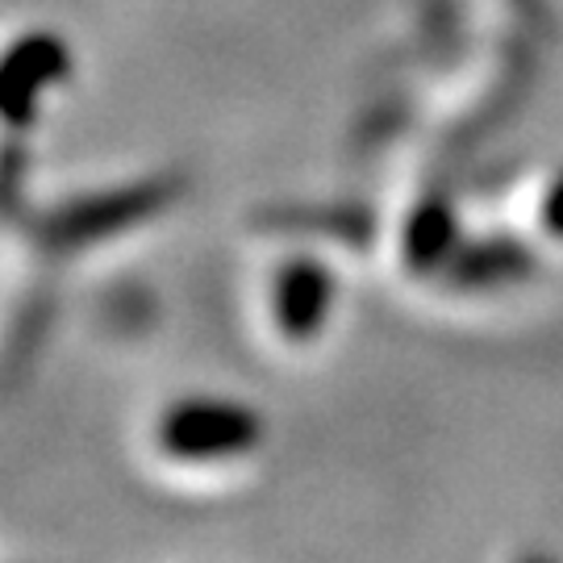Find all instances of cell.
Instances as JSON below:
<instances>
[{
	"label": "cell",
	"instance_id": "1",
	"mask_svg": "<svg viewBox=\"0 0 563 563\" xmlns=\"http://www.w3.org/2000/svg\"><path fill=\"white\" fill-rule=\"evenodd\" d=\"M163 455L201 460L205 455H234L255 443V422L234 405H176L159 422Z\"/></svg>",
	"mask_w": 563,
	"mask_h": 563
},
{
	"label": "cell",
	"instance_id": "2",
	"mask_svg": "<svg viewBox=\"0 0 563 563\" xmlns=\"http://www.w3.org/2000/svg\"><path fill=\"white\" fill-rule=\"evenodd\" d=\"M547 225L563 239V180L555 184V192H551V201H547Z\"/></svg>",
	"mask_w": 563,
	"mask_h": 563
}]
</instances>
